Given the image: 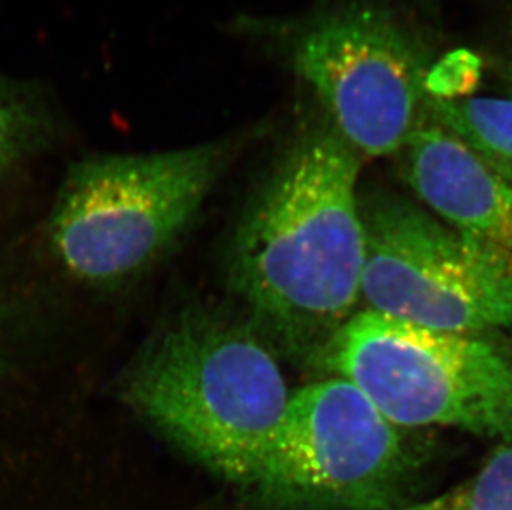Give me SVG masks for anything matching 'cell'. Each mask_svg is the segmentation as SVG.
Masks as SVG:
<instances>
[{"mask_svg":"<svg viewBox=\"0 0 512 510\" xmlns=\"http://www.w3.org/2000/svg\"><path fill=\"white\" fill-rule=\"evenodd\" d=\"M130 405L186 456L252 486L290 391L247 318L188 308L151 338L126 378Z\"/></svg>","mask_w":512,"mask_h":510,"instance_id":"7a4b0ae2","label":"cell"},{"mask_svg":"<svg viewBox=\"0 0 512 510\" xmlns=\"http://www.w3.org/2000/svg\"><path fill=\"white\" fill-rule=\"evenodd\" d=\"M290 58L329 125L362 159L400 153L428 118V53L380 5L352 2L319 15Z\"/></svg>","mask_w":512,"mask_h":510,"instance_id":"52a82bcc","label":"cell"},{"mask_svg":"<svg viewBox=\"0 0 512 510\" xmlns=\"http://www.w3.org/2000/svg\"><path fill=\"white\" fill-rule=\"evenodd\" d=\"M234 141L107 154L75 164L50 219L52 249L90 284H120L155 264L203 206Z\"/></svg>","mask_w":512,"mask_h":510,"instance_id":"277c9868","label":"cell"},{"mask_svg":"<svg viewBox=\"0 0 512 510\" xmlns=\"http://www.w3.org/2000/svg\"><path fill=\"white\" fill-rule=\"evenodd\" d=\"M400 153L406 181L428 211L512 272L511 186L430 118Z\"/></svg>","mask_w":512,"mask_h":510,"instance_id":"ba28073f","label":"cell"},{"mask_svg":"<svg viewBox=\"0 0 512 510\" xmlns=\"http://www.w3.org/2000/svg\"><path fill=\"white\" fill-rule=\"evenodd\" d=\"M357 386L400 428L512 438V342L358 310L309 363Z\"/></svg>","mask_w":512,"mask_h":510,"instance_id":"3957f363","label":"cell"},{"mask_svg":"<svg viewBox=\"0 0 512 510\" xmlns=\"http://www.w3.org/2000/svg\"><path fill=\"white\" fill-rule=\"evenodd\" d=\"M401 510H463L456 504L455 499L451 497L450 492L445 496L438 497V499H431V501L420 502L415 506H408Z\"/></svg>","mask_w":512,"mask_h":510,"instance_id":"7c38bea8","label":"cell"},{"mask_svg":"<svg viewBox=\"0 0 512 510\" xmlns=\"http://www.w3.org/2000/svg\"><path fill=\"white\" fill-rule=\"evenodd\" d=\"M362 156L330 125L290 145L242 216L229 282L277 355L309 365L362 302Z\"/></svg>","mask_w":512,"mask_h":510,"instance_id":"6da1fadb","label":"cell"},{"mask_svg":"<svg viewBox=\"0 0 512 510\" xmlns=\"http://www.w3.org/2000/svg\"><path fill=\"white\" fill-rule=\"evenodd\" d=\"M428 118L458 136L512 188V100L430 95Z\"/></svg>","mask_w":512,"mask_h":510,"instance_id":"9c48e42d","label":"cell"},{"mask_svg":"<svg viewBox=\"0 0 512 510\" xmlns=\"http://www.w3.org/2000/svg\"><path fill=\"white\" fill-rule=\"evenodd\" d=\"M57 130L54 105L40 88L0 77V178L49 145Z\"/></svg>","mask_w":512,"mask_h":510,"instance_id":"30bf717a","label":"cell"},{"mask_svg":"<svg viewBox=\"0 0 512 510\" xmlns=\"http://www.w3.org/2000/svg\"><path fill=\"white\" fill-rule=\"evenodd\" d=\"M421 466V449L350 381L327 376L290 393L249 489L272 506L387 510Z\"/></svg>","mask_w":512,"mask_h":510,"instance_id":"5b68a950","label":"cell"},{"mask_svg":"<svg viewBox=\"0 0 512 510\" xmlns=\"http://www.w3.org/2000/svg\"><path fill=\"white\" fill-rule=\"evenodd\" d=\"M367 310L441 332L512 337V272L400 196L360 201Z\"/></svg>","mask_w":512,"mask_h":510,"instance_id":"8992f818","label":"cell"},{"mask_svg":"<svg viewBox=\"0 0 512 510\" xmlns=\"http://www.w3.org/2000/svg\"><path fill=\"white\" fill-rule=\"evenodd\" d=\"M471 481L451 497L463 510H512V438L501 441Z\"/></svg>","mask_w":512,"mask_h":510,"instance_id":"8fae6325","label":"cell"}]
</instances>
